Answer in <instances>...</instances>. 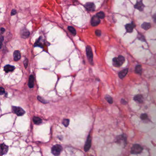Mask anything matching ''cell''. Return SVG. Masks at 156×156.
Returning a JSON list of instances; mask_svg holds the SVG:
<instances>
[{"mask_svg": "<svg viewBox=\"0 0 156 156\" xmlns=\"http://www.w3.org/2000/svg\"><path fill=\"white\" fill-rule=\"evenodd\" d=\"M14 69H15V67L10 65H7L4 67V71L7 73L10 71H14Z\"/></svg>", "mask_w": 156, "mask_h": 156, "instance_id": "cell-17", "label": "cell"}, {"mask_svg": "<svg viewBox=\"0 0 156 156\" xmlns=\"http://www.w3.org/2000/svg\"><path fill=\"white\" fill-rule=\"evenodd\" d=\"M0 95H2L5 93V89L4 88H3L2 87H0Z\"/></svg>", "mask_w": 156, "mask_h": 156, "instance_id": "cell-31", "label": "cell"}, {"mask_svg": "<svg viewBox=\"0 0 156 156\" xmlns=\"http://www.w3.org/2000/svg\"><path fill=\"white\" fill-rule=\"evenodd\" d=\"M34 77L33 75L29 76V81L28 83V86L29 88H32L34 87Z\"/></svg>", "mask_w": 156, "mask_h": 156, "instance_id": "cell-15", "label": "cell"}, {"mask_svg": "<svg viewBox=\"0 0 156 156\" xmlns=\"http://www.w3.org/2000/svg\"><path fill=\"white\" fill-rule=\"evenodd\" d=\"M136 27V24L134 22H132L131 23L127 24L125 25V29L128 33H131L133 32V29L134 27Z\"/></svg>", "mask_w": 156, "mask_h": 156, "instance_id": "cell-10", "label": "cell"}, {"mask_svg": "<svg viewBox=\"0 0 156 156\" xmlns=\"http://www.w3.org/2000/svg\"><path fill=\"white\" fill-rule=\"evenodd\" d=\"M105 98L106 101L110 104H112L113 103V99L109 95H106L105 97Z\"/></svg>", "mask_w": 156, "mask_h": 156, "instance_id": "cell-22", "label": "cell"}, {"mask_svg": "<svg viewBox=\"0 0 156 156\" xmlns=\"http://www.w3.org/2000/svg\"><path fill=\"white\" fill-rule=\"evenodd\" d=\"M95 34L98 36L99 37L101 36V31L100 30H96L95 31Z\"/></svg>", "mask_w": 156, "mask_h": 156, "instance_id": "cell-29", "label": "cell"}, {"mask_svg": "<svg viewBox=\"0 0 156 156\" xmlns=\"http://www.w3.org/2000/svg\"><path fill=\"white\" fill-rule=\"evenodd\" d=\"M91 142H92L91 137L90 136V135H89L88 136L86 142L85 143V145L84 147V149L85 152H88L89 151V150L90 149L91 147Z\"/></svg>", "mask_w": 156, "mask_h": 156, "instance_id": "cell-8", "label": "cell"}, {"mask_svg": "<svg viewBox=\"0 0 156 156\" xmlns=\"http://www.w3.org/2000/svg\"><path fill=\"white\" fill-rule=\"evenodd\" d=\"M68 30L71 33V34H73V35H75L76 34V30H75V28L71 26H69L68 27Z\"/></svg>", "mask_w": 156, "mask_h": 156, "instance_id": "cell-23", "label": "cell"}, {"mask_svg": "<svg viewBox=\"0 0 156 156\" xmlns=\"http://www.w3.org/2000/svg\"><path fill=\"white\" fill-rule=\"evenodd\" d=\"M134 100L138 103H143V98L142 95L138 94L135 96L134 98Z\"/></svg>", "mask_w": 156, "mask_h": 156, "instance_id": "cell-18", "label": "cell"}, {"mask_svg": "<svg viewBox=\"0 0 156 156\" xmlns=\"http://www.w3.org/2000/svg\"><path fill=\"white\" fill-rule=\"evenodd\" d=\"M3 40H4V37H3V36H1V37H0V48H1V46H2V42H3Z\"/></svg>", "mask_w": 156, "mask_h": 156, "instance_id": "cell-33", "label": "cell"}, {"mask_svg": "<svg viewBox=\"0 0 156 156\" xmlns=\"http://www.w3.org/2000/svg\"></svg>", "mask_w": 156, "mask_h": 156, "instance_id": "cell-37", "label": "cell"}, {"mask_svg": "<svg viewBox=\"0 0 156 156\" xmlns=\"http://www.w3.org/2000/svg\"><path fill=\"white\" fill-rule=\"evenodd\" d=\"M20 35L22 38L23 39H26L29 36L30 33L29 31L26 28H22L21 30Z\"/></svg>", "mask_w": 156, "mask_h": 156, "instance_id": "cell-9", "label": "cell"}, {"mask_svg": "<svg viewBox=\"0 0 156 156\" xmlns=\"http://www.w3.org/2000/svg\"><path fill=\"white\" fill-rule=\"evenodd\" d=\"M33 120L34 122V124L36 125H40L42 123V119L38 117H36V116L34 117L33 119Z\"/></svg>", "mask_w": 156, "mask_h": 156, "instance_id": "cell-19", "label": "cell"}, {"mask_svg": "<svg viewBox=\"0 0 156 156\" xmlns=\"http://www.w3.org/2000/svg\"><path fill=\"white\" fill-rule=\"evenodd\" d=\"M62 150V147L60 145H55L54 146L51 148V152L52 154L55 156H59L61 151Z\"/></svg>", "mask_w": 156, "mask_h": 156, "instance_id": "cell-3", "label": "cell"}, {"mask_svg": "<svg viewBox=\"0 0 156 156\" xmlns=\"http://www.w3.org/2000/svg\"><path fill=\"white\" fill-rule=\"evenodd\" d=\"M96 15L99 19H103L105 17V14L103 12H100L98 13H97Z\"/></svg>", "mask_w": 156, "mask_h": 156, "instance_id": "cell-24", "label": "cell"}, {"mask_svg": "<svg viewBox=\"0 0 156 156\" xmlns=\"http://www.w3.org/2000/svg\"><path fill=\"white\" fill-rule=\"evenodd\" d=\"M86 54L88 61L92 64L93 62V54L92 48L90 46H87L86 47Z\"/></svg>", "mask_w": 156, "mask_h": 156, "instance_id": "cell-5", "label": "cell"}, {"mask_svg": "<svg viewBox=\"0 0 156 156\" xmlns=\"http://www.w3.org/2000/svg\"><path fill=\"white\" fill-rule=\"evenodd\" d=\"M28 60L27 59H26L24 60V61H23V64H24L25 68H27V66H28Z\"/></svg>", "mask_w": 156, "mask_h": 156, "instance_id": "cell-30", "label": "cell"}, {"mask_svg": "<svg viewBox=\"0 0 156 156\" xmlns=\"http://www.w3.org/2000/svg\"><path fill=\"white\" fill-rule=\"evenodd\" d=\"M5 31V29L3 27H1V29H0V32H1V34H2L3 33H4V32Z\"/></svg>", "mask_w": 156, "mask_h": 156, "instance_id": "cell-36", "label": "cell"}, {"mask_svg": "<svg viewBox=\"0 0 156 156\" xmlns=\"http://www.w3.org/2000/svg\"><path fill=\"white\" fill-rule=\"evenodd\" d=\"M137 38H138V39H139L143 41H145V38L144 37V36L142 34H138Z\"/></svg>", "mask_w": 156, "mask_h": 156, "instance_id": "cell-26", "label": "cell"}, {"mask_svg": "<svg viewBox=\"0 0 156 156\" xmlns=\"http://www.w3.org/2000/svg\"><path fill=\"white\" fill-rule=\"evenodd\" d=\"M152 18H153V19L154 21V22L156 23V13H155L153 15V16L152 17Z\"/></svg>", "mask_w": 156, "mask_h": 156, "instance_id": "cell-35", "label": "cell"}, {"mask_svg": "<svg viewBox=\"0 0 156 156\" xmlns=\"http://www.w3.org/2000/svg\"><path fill=\"white\" fill-rule=\"evenodd\" d=\"M128 72V68L125 69L119 72L118 73L119 77L120 79H123L125 76L127 74Z\"/></svg>", "mask_w": 156, "mask_h": 156, "instance_id": "cell-14", "label": "cell"}, {"mask_svg": "<svg viewBox=\"0 0 156 156\" xmlns=\"http://www.w3.org/2000/svg\"><path fill=\"white\" fill-rule=\"evenodd\" d=\"M69 122H70V120L69 119H65L63 120L62 121V124L65 127H67L69 124Z\"/></svg>", "mask_w": 156, "mask_h": 156, "instance_id": "cell-25", "label": "cell"}, {"mask_svg": "<svg viewBox=\"0 0 156 156\" xmlns=\"http://www.w3.org/2000/svg\"><path fill=\"white\" fill-rule=\"evenodd\" d=\"M121 103L122 104H124V105L127 104V102H126V101H125L124 99H122L121 100Z\"/></svg>", "mask_w": 156, "mask_h": 156, "instance_id": "cell-34", "label": "cell"}, {"mask_svg": "<svg viewBox=\"0 0 156 156\" xmlns=\"http://www.w3.org/2000/svg\"><path fill=\"white\" fill-rule=\"evenodd\" d=\"M16 13H17L16 10H15V9H13V10H12V11L11 12V16H14V15H15Z\"/></svg>", "mask_w": 156, "mask_h": 156, "instance_id": "cell-32", "label": "cell"}, {"mask_svg": "<svg viewBox=\"0 0 156 156\" xmlns=\"http://www.w3.org/2000/svg\"><path fill=\"white\" fill-rule=\"evenodd\" d=\"M12 110L14 114L19 116H23L25 114V111L20 107L13 106Z\"/></svg>", "mask_w": 156, "mask_h": 156, "instance_id": "cell-4", "label": "cell"}, {"mask_svg": "<svg viewBox=\"0 0 156 156\" xmlns=\"http://www.w3.org/2000/svg\"><path fill=\"white\" fill-rule=\"evenodd\" d=\"M21 53L19 50H16L14 52L13 58L15 61H17L20 59Z\"/></svg>", "mask_w": 156, "mask_h": 156, "instance_id": "cell-16", "label": "cell"}, {"mask_svg": "<svg viewBox=\"0 0 156 156\" xmlns=\"http://www.w3.org/2000/svg\"><path fill=\"white\" fill-rule=\"evenodd\" d=\"M143 150V148L139 144H134L130 149V153L132 154H138L141 153Z\"/></svg>", "mask_w": 156, "mask_h": 156, "instance_id": "cell-2", "label": "cell"}, {"mask_svg": "<svg viewBox=\"0 0 156 156\" xmlns=\"http://www.w3.org/2000/svg\"><path fill=\"white\" fill-rule=\"evenodd\" d=\"M145 7V5L143 3V1H137L136 4L134 5V7L140 11H143Z\"/></svg>", "mask_w": 156, "mask_h": 156, "instance_id": "cell-12", "label": "cell"}, {"mask_svg": "<svg viewBox=\"0 0 156 156\" xmlns=\"http://www.w3.org/2000/svg\"><path fill=\"white\" fill-rule=\"evenodd\" d=\"M8 150V147L4 143L0 145V155L6 154Z\"/></svg>", "mask_w": 156, "mask_h": 156, "instance_id": "cell-13", "label": "cell"}, {"mask_svg": "<svg viewBox=\"0 0 156 156\" xmlns=\"http://www.w3.org/2000/svg\"><path fill=\"white\" fill-rule=\"evenodd\" d=\"M147 118H148V116H147V114H143L141 116V118L143 120H146L147 119Z\"/></svg>", "mask_w": 156, "mask_h": 156, "instance_id": "cell-28", "label": "cell"}, {"mask_svg": "<svg viewBox=\"0 0 156 156\" xmlns=\"http://www.w3.org/2000/svg\"><path fill=\"white\" fill-rule=\"evenodd\" d=\"M37 98L40 102L43 103H48L45 99H44L43 98H42L41 97H40V96H38Z\"/></svg>", "mask_w": 156, "mask_h": 156, "instance_id": "cell-27", "label": "cell"}, {"mask_svg": "<svg viewBox=\"0 0 156 156\" xmlns=\"http://www.w3.org/2000/svg\"><path fill=\"white\" fill-rule=\"evenodd\" d=\"M84 7L87 10L89 11H94L95 10V5L93 2L87 3L84 5Z\"/></svg>", "mask_w": 156, "mask_h": 156, "instance_id": "cell-11", "label": "cell"}, {"mask_svg": "<svg viewBox=\"0 0 156 156\" xmlns=\"http://www.w3.org/2000/svg\"><path fill=\"white\" fill-rule=\"evenodd\" d=\"M141 27L143 29H144L145 30H147L149 29L151 27V25L149 22H144V23H143Z\"/></svg>", "mask_w": 156, "mask_h": 156, "instance_id": "cell-20", "label": "cell"}, {"mask_svg": "<svg viewBox=\"0 0 156 156\" xmlns=\"http://www.w3.org/2000/svg\"><path fill=\"white\" fill-rule=\"evenodd\" d=\"M100 22V19L96 15L95 16H93L91 19V23L92 26L95 27L98 26Z\"/></svg>", "mask_w": 156, "mask_h": 156, "instance_id": "cell-7", "label": "cell"}, {"mask_svg": "<svg viewBox=\"0 0 156 156\" xmlns=\"http://www.w3.org/2000/svg\"><path fill=\"white\" fill-rule=\"evenodd\" d=\"M143 71V68L141 65H138L136 66L135 69V72L136 73L138 74H141Z\"/></svg>", "mask_w": 156, "mask_h": 156, "instance_id": "cell-21", "label": "cell"}, {"mask_svg": "<svg viewBox=\"0 0 156 156\" xmlns=\"http://www.w3.org/2000/svg\"><path fill=\"white\" fill-rule=\"evenodd\" d=\"M125 62V58L122 55H119L117 57H115L113 59V65L114 67H119L122 66Z\"/></svg>", "mask_w": 156, "mask_h": 156, "instance_id": "cell-1", "label": "cell"}, {"mask_svg": "<svg viewBox=\"0 0 156 156\" xmlns=\"http://www.w3.org/2000/svg\"><path fill=\"white\" fill-rule=\"evenodd\" d=\"M126 141H127V137L125 135H120L117 136L116 138V142L120 144H123V145L125 146L126 144H127Z\"/></svg>", "mask_w": 156, "mask_h": 156, "instance_id": "cell-6", "label": "cell"}]
</instances>
